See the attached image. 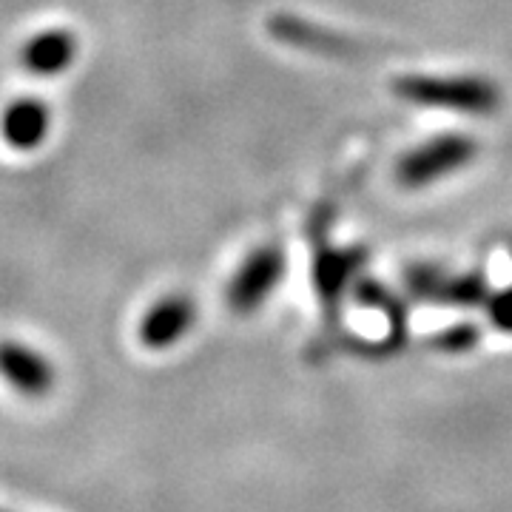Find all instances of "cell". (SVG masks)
I'll return each mask as SVG.
<instances>
[{"label": "cell", "instance_id": "6da1fadb", "mask_svg": "<svg viewBox=\"0 0 512 512\" xmlns=\"http://www.w3.org/2000/svg\"><path fill=\"white\" fill-rule=\"evenodd\" d=\"M393 92L430 109L461 111L473 117H490L501 109V89L484 77H427L407 74L393 80Z\"/></svg>", "mask_w": 512, "mask_h": 512}, {"label": "cell", "instance_id": "7a4b0ae2", "mask_svg": "<svg viewBox=\"0 0 512 512\" xmlns=\"http://www.w3.org/2000/svg\"><path fill=\"white\" fill-rule=\"evenodd\" d=\"M478 157V143L464 134H441L436 140L413 148L396 168L404 188H427L441 177H450Z\"/></svg>", "mask_w": 512, "mask_h": 512}, {"label": "cell", "instance_id": "3957f363", "mask_svg": "<svg viewBox=\"0 0 512 512\" xmlns=\"http://www.w3.org/2000/svg\"><path fill=\"white\" fill-rule=\"evenodd\" d=\"M285 254L279 245H262L248 256L228 285V305L239 316L259 311L285 276Z\"/></svg>", "mask_w": 512, "mask_h": 512}, {"label": "cell", "instance_id": "277c9868", "mask_svg": "<svg viewBox=\"0 0 512 512\" xmlns=\"http://www.w3.org/2000/svg\"><path fill=\"white\" fill-rule=\"evenodd\" d=\"M194 322H197V305L183 293H174V296L160 299L151 311H146V316L140 319L137 336H140L143 348L168 350L194 328Z\"/></svg>", "mask_w": 512, "mask_h": 512}, {"label": "cell", "instance_id": "5b68a950", "mask_svg": "<svg viewBox=\"0 0 512 512\" xmlns=\"http://www.w3.org/2000/svg\"><path fill=\"white\" fill-rule=\"evenodd\" d=\"M0 376L20 396L40 399L55 387V367L52 362L37 353L35 348H26L20 342H3L0 345Z\"/></svg>", "mask_w": 512, "mask_h": 512}, {"label": "cell", "instance_id": "8992f818", "mask_svg": "<svg viewBox=\"0 0 512 512\" xmlns=\"http://www.w3.org/2000/svg\"><path fill=\"white\" fill-rule=\"evenodd\" d=\"M367 254L362 248H345V251H322L313 265V285L325 305V311L336 313L342 296L348 293L350 282L356 279L359 268L365 265Z\"/></svg>", "mask_w": 512, "mask_h": 512}, {"label": "cell", "instance_id": "52a82bcc", "mask_svg": "<svg viewBox=\"0 0 512 512\" xmlns=\"http://www.w3.org/2000/svg\"><path fill=\"white\" fill-rule=\"evenodd\" d=\"M23 66L26 72L40 74V77H55L63 74L72 60L77 57V40L66 29H49L35 35L23 46Z\"/></svg>", "mask_w": 512, "mask_h": 512}, {"label": "cell", "instance_id": "ba28073f", "mask_svg": "<svg viewBox=\"0 0 512 512\" xmlns=\"http://www.w3.org/2000/svg\"><path fill=\"white\" fill-rule=\"evenodd\" d=\"M49 109L40 100H18L0 117V134L3 140L18 151L37 148L49 134Z\"/></svg>", "mask_w": 512, "mask_h": 512}, {"label": "cell", "instance_id": "9c48e42d", "mask_svg": "<svg viewBox=\"0 0 512 512\" xmlns=\"http://www.w3.org/2000/svg\"><path fill=\"white\" fill-rule=\"evenodd\" d=\"M271 35L279 40H288L293 46H302V49H313V52H325V55H348L350 43L336 37L333 32H322V29H313L308 23H299L293 18H274L271 20Z\"/></svg>", "mask_w": 512, "mask_h": 512}, {"label": "cell", "instance_id": "30bf717a", "mask_svg": "<svg viewBox=\"0 0 512 512\" xmlns=\"http://www.w3.org/2000/svg\"><path fill=\"white\" fill-rule=\"evenodd\" d=\"M490 299V285L481 271H470V274H458L441 279L439 291H436V305H450V308H478L487 305Z\"/></svg>", "mask_w": 512, "mask_h": 512}, {"label": "cell", "instance_id": "8fae6325", "mask_svg": "<svg viewBox=\"0 0 512 512\" xmlns=\"http://www.w3.org/2000/svg\"><path fill=\"white\" fill-rule=\"evenodd\" d=\"M478 342H481V328L473 322H458L453 328L433 336V348L441 353H467V350L478 348Z\"/></svg>", "mask_w": 512, "mask_h": 512}, {"label": "cell", "instance_id": "7c38bea8", "mask_svg": "<svg viewBox=\"0 0 512 512\" xmlns=\"http://www.w3.org/2000/svg\"><path fill=\"white\" fill-rule=\"evenodd\" d=\"M487 316H490V325L501 333H512V285L504 291L490 293L487 299Z\"/></svg>", "mask_w": 512, "mask_h": 512}]
</instances>
